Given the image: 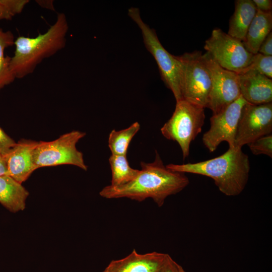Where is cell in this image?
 I'll return each mask as SVG.
<instances>
[{
	"label": "cell",
	"instance_id": "3",
	"mask_svg": "<svg viewBox=\"0 0 272 272\" xmlns=\"http://www.w3.org/2000/svg\"><path fill=\"white\" fill-rule=\"evenodd\" d=\"M69 25L64 13L57 14L54 23L45 33L35 37L19 36L15 40V50L9 67L15 79L32 74L37 66L63 48Z\"/></svg>",
	"mask_w": 272,
	"mask_h": 272
},
{
	"label": "cell",
	"instance_id": "20",
	"mask_svg": "<svg viewBox=\"0 0 272 272\" xmlns=\"http://www.w3.org/2000/svg\"><path fill=\"white\" fill-rule=\"evenodd\" d=\"M14 36L11 31L4 32L0 28V90L15 79L9 67L10 57L4 55L5 49L14 45Z\"/></svg>",
	"mask_w": 272,
	"mask_h": 272
},
{
	"label": "cell",
	"instance_id": "4",
	"mask_svg": "<svg viewBox=\"0 0 272 272\" xmlns=\"http://www.w3.org/2000/svg\"><path fill=\"white\" fill-rule=\"evenodd\" d=\"M179 69L181 100L207 108L211 89V77L201 51L176 56Z\"/></svg>",
	"mask_w": 272,
	"mask_h": 272
},
{
	"label": "cell",
	"instance_id": "22",
	"mask_svg": "<svg viewBox=\"0 0 272 272\" xmlns=\"http://www.w3.org/2000/svg\"><path fill=\"white\" fill-rule=\"evenodd\" d=\"M252 153L255 155H266L272 157V134L261 137L248 144Z\"/></svg>",
	"mask_w": 272,
	"mask_h": 272
},
{
	"label": "cell",
	"instance_id": "2",
	"mask_svg": "<svg viewBox=\"0 0 272 272\" xmlns=\"http://www.w3.org/2000/svg\"><path fill=\"white\" fill-rule=\"evenodd\" d=\"M169 170L212 178L219 190L227 196H236L245 188L249 178L250 162L242 148H229L216 158L194 163L169 164Z\"/></svg>",
	"mask_w": 272,
	"mask_h": 272
},
{
	"label": "cell",
	"instance_id": "19",
	"mask_svg": "<svg viewBox=\"0 0 272 272\" xmlns=\"http://www.w3.org/2000/svg\"><path fill=\"white\" fill-rule=\"evenodd\" d=\"M140 129V123L135 122L125 129L111 130L108 140L111 154L126 156L129 144Z\"/></svg>",
	"mask_w": 272,
	"mask_h": 272
},
{
	"label": "cell",
	"instance_id": "17",
	"mask_svg": "<svg viewBox=\"0 0 272 272\" xmlns=\"http://www.w3.org/2000/svg\"><path fill=\"white\" fill-rule=\"evenodd\" d=\"M272 29V11L263 12L257 10L242 42L246 49L255 54L258 53L259 47Z\"/></svg>",
	"mask_w": 272,
	"mask_h": 272
},
{
	"label": "cell",
	"instance_id": "9",
	"mask_svg": "<svg viewBox=\"0 0 272 272\" xmlns=\"http://www.w3.org/2000/svg\"><path fill=\"white\" fill-rule=\"evenodd\" d=\"M203 57L211 77L207 108L213 115L223 111L240 96L238 75L221 67L208 52Z\"/></svg>",
	"mask_w": 272,
	"mask_h": 272
},
{
	"label": "cell",
	"instance_id": "10",
	"mask_svg": "<svg viewBox=\"0 0 272 272\" xmlns=\"http://www.w3.org/2000/svg\"><path fill=\"white\" fill-rule=\"evenodd\" d=\"M272 132V102L260 105L247 103L238 121L234 147L240 148Z\"/></svg>",
	"mask_w": 272,
	"mask_h": 272
},
{
	"label": "cell",
	"instance_id": "14",
	"mask_svg": "<svg viewBox=\"0 0 272 272\" xmlns=\"http://www.w3.org/2000/svg\"><path fill=\"white\" fill-rule=\"evenodd\" d=\"M240 94L248 103L260 105L272 102V79L254 71L238 74Z\"/></svg>",
	"mask_w": 272,
	"mask_h": 272
},
{
	"label": "cell",
	"instance_id": "8",
	"mask_svg": "<svg viewBox=\"0 0 272 272\" xmlns=\"http://www.w3.org/2000/svg\"><path fill=\"white\" fill-rule=\"evenodd\" d=\"M204 49L223 68L240 74L249 64L253 54L242 42L219 28L214 29L205 41Z\"/></svg>",
	"mask_w": 272,
	"mask_h": 272
},
{
	"label": "cell",
	"instance_id": "7",
	"mask_svg": "<svg viewBox=\"0 0 272 272\" xmlns=\"http://www.w3.org/2000/svg\"><path fill=\"white\" fill-rule=\"evenodd\" d=\"M128 15L141 30L145 45L157 63L162 80L172 91L176 101L181 100L179 64L176 56L164 48L156 31L142 19L138 8H130L128 10Z\"/></svg>",
	"mask_w": 272,
	"mask_h": 272
},
{
	"label": "cell",
	"instance_id": "11",
	"mask_svg": "<svg viewBox=\"0 0 272 272\" xmlns=\"http://www.w3.org/2000/svg\"><path fill=\"white\" fill-rule=\"evenodd\" d=\"M247 102L241 95L220 113L210 118V129L202 137L203 144L210 152H214L223 142L234 147L238 121L243 106Z\"/></svg>",
	"mask_w": 272,
	"mask_h": 272
},
{
	"label": "cell",
	"instance_id": "23",
	"mask_svg": "<svg viewBox=\"0 0 272 272\" xmlns=\"http://www.w3.org/2000/svg\"><path fill=\"white\" fill-rule=\"evenodd\" d=\"M16 144V143L0 127V154L4 157L5 156Z\"/></svg>",
	"mask_w": 272,
	"mask_h": 272
},
{
	"label": "cell",
	"instance_id": "5",
	"mask_svg": "<svg viewBox=\"0 0 272 272\" xmlns=\"http://www.w3.org/2000/svg\"><path fill=\"white\" fill-rule=\"evenodd\" d=\"M205 117L204 108L180 100L176 101L171 117L161 127V133L179 144L185 159L189 154L191 142L201 131Z\"/></svg>",
	"mask_w": 272,
	"mask_h": 272
},
{
	"label": "cell",
	"instance_id": "12",
	"mask_svg": "<svg viewBox=\"0 0 272 272\" xmlns=\"http://www.w3.org/2000/svg\"><path fill=\"white\" fill-rule=\"evenodd\" d=\"M38 142L22 139L4 156L8 175L20 183L25 181L36 168L33 153Z\"/></svg>",
	"mask_w": 272,
	"mask_h": 272
},
{
	"label": "cell",
	"instance_id": "6",
	"mask_svg": "<svg viewBox=\"0 0 272 272\" xmlns=\"http://www.w3.org/2000/svg\"><path fill=\"white\" fill-rule=\"evenodd\" d=\"M84 132L73 130L50 142L40 141L34 151L33 159L36 169L41 167L68 164L87 170L83 153L76 145L84 137Z\"/></svg>",
	"mask_w": 272,
	"mask_h": 272
},
{
	"label": "cell",
	"instance_id": "18",
	"mask_svg": "<svg viewBox=\"0 0 272 272\" xmlns=\"http://www.w3.org/2000/svg\"><path fill=\"white\" fill-rule=\"evenodd\" d=\"M111 170L110 184L113 186H120L132 181L140 170L131 168L125 155H112L109 158Z\"/></svg>",
	"mask_w": 272,
	"mask_h": 272
},
{
	"label": "cell",
	"instance_id": "28",
	"mask_svg": "<svg viewBox=\"0 0 272 272\" xmlns=\"http://www.w3.org/2000/svg\"><path fill=\"white\" fill-rule=\"evenodd\" d=\"M8 175V169L6 160L4 156L0 154V176Z\"/></svg>",
	"mask_w": 272,
	"mask_h": 272
},
{
	"label": "cell",
	"instance_id": "27",
	"mask_svg": "<svg viewBox=\"0 0 272 272\" xmlns=\"http://www.w3.org/2000/svg\"><path fill=\"white\" fill-rule=\"evenodd\" d=\"M14 16L7 7L0 0V21L2 20H10Z\"/></svg>",
	"mask_w": 272,
	"mask_h": 272
},
{
	"label": "cell",
	"instance_id": "24",
	"mask_svg": "<svg viewBox=\"0 0 272 272\" xmlns=\"http://www.w3.org/2000/svg\"><path fill=\"white\" fill-rule=\"evenodd\" d=\"M266 56H272V32H270L260 45L258 52Z\"/></svg>",
	"mask_w": 272,
	"mask_h": 272
},
{
	"label": "cell",
	"instance_id": "13",
	"mask_svg": "<svg viewBox=\"0 0 272 272\" xmlns=\"http://www.w3.org/2000/svg\"><path fill=\"white\" fill-rule=\"evenodd\" d=\"M169 256L157 252L140 254L133 249L127 256L111 261L103 272H162Z\"/></svg>",
	"mask_w": 272,
	"mask_h": 272
},
{
	"label": "cell",
	"instance_id": "25",
	"mask_svg": "<svg viewBox=\"0 0 272 272\" xmlns=\"http://www.w3.org/2000/svg\"><path fill=\"white\" fill-rule=\"evenodd\" d=\"M162 272H186L183 268L170 255Z\"/></svg>",
	"mask_w": 272,
	"mask_h": 272
},
{
	"label": "cell",
	"instance_id": "15",
	"mask_svg": "<svg viewBox=\"0 0 272 272\" xmlns=\"http://www.w3.org/2000/svg\"><path fill=\"white\" fill-rule=\"evenodd\" d=\"M257 12L252 0H236L235 10L229 21L228 34L243 42Z\"/></svg>",
	"mask_w": 272,
	"mask_h": 272
},
{
	"label": "cell",
	"instance_id": "26",
	"mask_svg": "<svg viewBox=\"0 0 272 272\" xmlns=\"http://www.w3.org/2000/svg\"><path fill=\"white\" fill-rule=\"evenodd\" d=\"M257 10L268 12L271 11L272 1L271 0H253Z\"/></svg>",
	"mask_w": 272,
	"mask_h": 272
},
{
	"label": "cell",
	"instance_id": "1",
	"mask_svg": "<svg viewBox=\"0 0 272 272\" xmlns=\"http://www.w3.org/2000/svg\"><path fill=\"white\" fill-rule=\"evenodd\" d=\"M151 163L141 162V170L130 182L120 186L110 185L99 192L101 196L108 198H128L142 201L152 198L158 207H162L166 198L184 189L189 183L185 173L168 169L158 152Z\"/></svg>",
	"mask_w": 272,
	"mask_h": 272
},
{
	"label": "cell",
	"instance_id": "21",
	"mask_svg": "<svg viewBox=\"0 0 272 272\" xmlns=\"http://www.w3.org/2000/svg\"><path fill=\"white\" fill-rule=\"evenodd\" d=\"M248 71L256 72L271 79L272 56H266L259 53L253 54L248 65L240 73Z\"/></svg>",
	"mask_w": 272,
	"mask_h": 272
},
{
	"label": "cell",
	"instance_id": "16",
	"mask_svg": "<svg viewBox=\"0 0 272 272\" xmlns=\"http://www.w3.org/2000/svg\"><path fill=\"white\" fill-rule=\"evenodd\" d=\"M28 195L22 183L9 175L0 176V202L10 211L16 213L23 210Z\"/></svg>",
	"mask_w": 272,
	"mask_h": 272
}]
</instances>
